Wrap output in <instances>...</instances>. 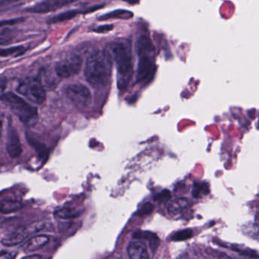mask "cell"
<instances>
[{"instance_id": "29", "label": "cell", "mask_w": 259, "mask_h": 259, "mask_svg": "<svg viewBox=\"0 0 259 259\" xmlns=\"http://www.w3.org/2000/svg\"><path fill=\"white\" fill-rule=\"evenodd\" d=\"M25 257V258H34V257H35V258H40L41 256L37 255V254H34V255L26 256V257Z\"/></svg>"}, {"instance_id": "30", "label": "cell", "mask_w": 259, "mask_h": 259, "mask_svg": "<svg viewBox=\"0 0 259 259\" xmlns=\"http://www.w3.org/2000/svg\"><path fill=\"white\" fill-rule=\"evenodd\" d=\"M4 87L2 83H0V98L4 95Z\"/></svg>"}, {"instance_id": "4", "label": "cell", "mask_w": 259, "mask_h": 259, "mask_svg": "<svg viewBox=\"0 0 259 259\" xmlns=\"http://www.w3.org/2000/svg\"><path fill=\"white\" fill-rule=\"evenodd\" d=\"M0 100L10 107V110L19 118L21 122L26 125H34L38 119V111L34 106L25 101L23 98L13 92L4 94Z\"/></svg>"}, {"instance_id": "24", "label": "cell", "mask_w": 259, "mask_h": 259, "mask_svg": "<svg viewBox=\"0 0 259 259\" xmlns=\"http://www.w3.org/2000/svg\"><path fill=\"white\" fill-rule=\"evenodd\" d=\"M153 210H154V206H153V204H151V203H146V204H144L143 207L139 210L138 214L140 215V216H145V215H148L152 213Z\"/></svg>"}, {"instance_id": "17", "label": "cell", "mask_w": 259, "mask_h": 259, "mask_svg": "<svg viewBox=\"0 0 259 259\" xmlns=\"http://www.w3.org/2000/svg\"><path fill=\"white\" fill-rule=\"evenodd\" d=\"M133 16V14L131 12L126 11V10H116V11L100 16L98 18V20L104 21L111 19H128Z\"/></svg>"}, {"instance_id": "31", "label": "cell", "mask_w": 259, "mask_h": 259, "mask_svg": "<svg viewBox=\"0 0 259 259\" xmlns=\"http://www.w3.org/2000/svg\"><path fill=\"white\" fill-rule=\"evenodd\" d=\"M126 2L130 3V4H134L138 2V0H125Z\"/></svg>"}, {"instance_id": "8", "label": "cell", "mask_w": 259, "mask_h": 259, "mask_svg": "<svg viewBox=\"0 0 259 259\" xmlns=\"http://www.w3.org/2000/svg\"><path fill=\"white\" fill-rule=\"evenodd\" d=\"M77 1L78 0H41L35 5L27 9L26 11L34 14H46L57 11Z\"/></svg>"}, {"instance_id": "16", "label": "cell", "mask_w": 259, "mask_h": 259, "mask_svg": "<svg viewBox=\"0 0 259 259\" xmlns=\"http://www.w3.org/2000/svg\"><path fill=\"white\" fill-rule=\"evenodd\" d=\"M81 13H86L85 11H80V10H70V11L65 12L62 14L57 15L54 17L51 18L49 20L50 24L60 23V22H66L71 20L73 18L76 17L78 15Z\"/></svg>"}, {"instance_id": "10", "label": "cell", "mask_w": 259, "mask_h": 259, "mask_svg": "<svg viewBox=\"0 0 259 259\" xmlns=\"http://www.w3.org/2000/svg\"><path fill=\"white\" fill-rule=\"evenodd\" d=\"M127 251L130 257L133 259H148L150 257L146 241L140 238H133V240L128 244Z\"/></svg>"}, {"instance_id": "6", "label": "cell", "mask_w": 259, "mask_h": 259, "mask_svg": "<svg viewBox=\"0 0 259 259\" xmlns=\"http://www.w3.org/2000/svg\"><path fill=\"white\" fill-rule=\"evenodd\" d=\"M82 63V58L80 56L76 54L68 56L56 64V75L61 79L78 75L81 71Z\"/></svg>"}, {"instance_id": "15", "label": "cell", "mask_w": 259, "mask_h": 259, "mask_svg": "<svg viewBox=\"0 0 259 259\" xmlns=\"http://www.w3.org/2000/svg\"><path fill=\"white\" fill-rule=\"evenodd\" d=\"M23 207L20 201L16 200L7 199L0 202V213H11L19 211Z\"/></svg>"}, {"instance_id": "12", "label": "cell", "mask_w": 259, "mask_h": 259, "mask_svg": "<svg viewBox=\"0 0 259 259\" xmlns=\"http://www.w3.org/2000/svg\"><path fill=\"white\" fill-rule=\"evenodd\" d=\"M49 237L46 235H39L31 237L24 245V250L27 251H35L46 245L49 242Z\"/></svg>"}, {"instance_id": "18", "label": "cell", "mask_w": 259, "mask_h": 259, "mask_svg": "<svg viewBox=\"0 0 259 259\" xmlns=\"http://www.w3.org/2000/svg\"><path fill=\"white\" fill-rule=\"evenodd\" d=\"M209 192H210V189L207 183L198 182L194 184L193 189H192V195L194 198H201L204 195H208Z\"/></svg>"}, {"instance_id": "11", "label": "cell", "mask_w": 259, "mask_h": 259, "mask_svg": "<svg viewBox=\"0 0 259 259\" xmlns=\"http://www.w3.org/2000/svg\"><path fill=\"white\" fill-rule=\"evenodd\" d=\"M28 236H29L27 233L25 227H20L10 236L4 238L3 239L2 243L6 246H15V245H19V243L23 242Z\"/></svg>"}, {"instance_id": "2", "label": "cell", "mask_w": 259, "mask_h": 259, "mask_svg": "<svg viewBox=\"0 0 259 259\" xmlns=\"http://www.w3.org/2000/svg\"><path fill=\"white\" fill-rule=\"evenodd\" d=\"M112 58L117 71V86L120 91L128 88L133 75V58L131 47L126 42L118 41L112 44Z\"/></svg>"}, {"instance_id": "25", "label": "cell", "mask_w": 259, "mask_h": 259, "mask_svg": "<svg viewBox=\"0 0 259 259\" xmlns=\"http://www.w3.org/2000/svg\"><path fill=\"white\" fill-rule=\"evenodd\" d=\"M170 192H169V191L163 190V192L157 194V195L154 197V200H155V201H160V202H165V201H168V200L170 198Z\"/></svg>"}, {"instance_id": "7", "label": "cell", "mask_w": 259, "mask_h": 259, "mask_svg": "<svg viewBox=\"0 0 259 259\" xmlns=\"http://www.w3.org/2000/svg\"><path fill=\"white\" fill-rule=\"evenodd\" d=\"M65 92L68 99L78 108H85L92 101L90 90L83 84H69L66 87Z\"/></svg>"}, {"instance_id": "20", "label": "cell", "mask_w": 259, "mask_h": 259, "mask_svg": "<svg viewBox=\"0 0 259 259\" xmlns=\"http://www.w3.org/2000/svg\"><path fill=\"white\" fill-rule=\"evenodd\" d=\"M192 236H193V232L192 230H183L174 233V236H172V240L180 242V241L187 240Z\"/></svg>"}, {"instance_id": "28", "label": "cell", "mask_w": 259, "mask_h": 259, "mask_svg": "<svg viewBox=\"0 0 259 259\" xmlns=\"http://www.w3.org/2000/svg\"><path fill=\"white\" fill-rule=\"evenodd\" d=\"M16 252H10V251H4L0 252V258L10 259L16 257Z\"/></svg>"}, {"instance_id": "1", "label": "cell", "mask_w": 259, "mask_h": 259, "mask_svg": "<svg viewBox=\"0 0 259 259\" xmlns=\"http://www.w3.org/2000/svg\"><path fill=\"white\" fill-rule=\"evenodd\" d=\"M113 68V58L109 51L92 53L86 61L84 76L88 82L95 89L105 87L110 82Z\"/></svg>"}, {"instance_id": "26", "label": "cell", "mask_w": 259, "mask_h": 259, "mask_svg": "<svg viewBox=\"0 0 259 259\" xmlns=\"http://www.w3.org/2000/svg\"><path fill=\"white\" fill-rule=\"evenodd\" d=\"M10 36L9 35L8 32L5 31H1L0 32V45H6L10 41Z\"/></svg>"}, {"instance_id": "9", "label": "cell", "mask_w": 259, "mask_h": 259, "mask_svg": "<svg viewBox=\"0 0 259 259\" xmlns=\"http://www.w3.org/2000/svg\"><path fill=\"white\" fill-rule=\"evenodd\" d=\"M7 144V152L12 158H17L22 154V147L19 134L17 130L11 124L9 125Z\"/></svg>"}, {"instance_id": "13", "label": "cell", "mask_w": 259, "mask_h": 259, "mask_svg": "<svg viewBox=\"0 0 259 259\" xmlns=\"http://www.w3.org/2000/svg\"><path fill=\"white\" fill-rule=\"evenodd\" d=\"M133 238H140V239H145L146 242L149 244L150 248L153 251H155L160 243V239L157 237V235L151 232L148 231H139L136 232L133 234Z\"/></svg>"}, {"instance_id": "22", "label": "cell", "mask_w": 259, "mask_h": 259, "mask_svg": "<svg viewBox=\"0 0 259 259\" xmlns=\"http://www.w3.org/2000/svg\"><path fill=\"white\" fill-rule=\"evenodd\" d=\"M57 214L60 218H64V219H70V218H77L79 215V213L74 209L66 207V208L59 210Z\"/></svg>"}, {"instance_id": "5", "label": "cell", "mask_w": 259, "mask_h": 259, "mask_svg": "<svg viewBox=\"0 0 259 259\" xmlns=\"http://www.w3.org/2000/svg\"><path fill=\"white\" fill-rule=\"evenodd\" d=\"M18 93L36 104H41L46 100V90L40 78H28L19 83Z\"/></svg>"}, {"instance_id": "23", "label": "cell", "mask_w": 259, "mask_h": 259, "mask_svg": "<svg viewBox=\"0 0 259 259\" xmlns=\"http://www.w3.org/2000/svg\"><path fill=\"white\" fill-rule=\"evenodd\" d=\"M25 21V18H16V19H9V20L0 21V29L5 27L13 26L17 24L22 23Z\"/></svg>"}, {"instance_id": "27", "label": "cell", "mask_w": 259, "mask_h": 259, "mask_svg": "<svg viewBox=\"0 0 259 259\" xmlns=\"http://www.w3.org/2000/svg\"><path fill=\"white\" fill-rule=\"evenodd\" d=\"M113 28V26L111 25H102V26H100L98 27V28H95L94 31L97 33H105L111 31Z\"/></svg>"}, {"instance_id": "19", "label": "cell", "mask_w": 259, "mask_h": 259, "mask_svg": "<svg viewBox=\"0 0 259 259\" xmlns=\"http://www.w3.org/2000/svg\"><path fill=\"white\" fill-rule=\"evenodd\" d=\"M26 49L24 47L18 46L7 49L0 50V57H18L22 55Z\"/></svg>"}, {"instance_id": "14", "label": "cell", "mask_w": 259, "mask_h": 259, "mask_svg": "<svg viewBox=\"0 0 259 259\" xmlns=\"http://www.w3.org/2000/svg\"><path fill=\"white\" fill-rule=\"evenodd\" d=\"M189 205V201L186 198H178L172 200L168 205V211L172 214H178L183 210L187 208Z\"/></svg>"}, {"instance_id": "3", "label": "cell", "mask_w": 259, "mask_h": 259, "mask_svg": "<svg viewBox=\"0 0 259 259\" xmlns=\"http://www.w3.org/2000/svg\"><path fill=\"white\" fill-rule=\"evenodd\" d=\"M136 52L139 57L137 81L148 83L155 72V50L151 39L141 36L136 42Z\"/></svg>"}, {"instance_id": "21", "label": "cell", "mask_w": 259, "mask_h": 259, "mask_svg": "<svg viewBox=\"0 0 259 259\" xmlns=\"http://www.w3.org/2000/svg\"><path fill=\"white\" fill-rule=\"evenodd\" d=\"M45 224L43 222H34L30 225L25 227V230L28 236L30 235L35 234V233H39L45 229Z\"/></svg>"}, {"instance_id": "32", "label": "cell", "mask_w": 259, "mask_h": 259, "mask_svg": "<svg viewBox=\"0 0 259 259\" xmlns=\"http://www.w3.org/2000/svg\"><path fill=\"white\" fill-rule=\"evenodd\" d=\"M2 122H1V121H0V136H1V135H2Z\"/></svg>"}]
</instances>
